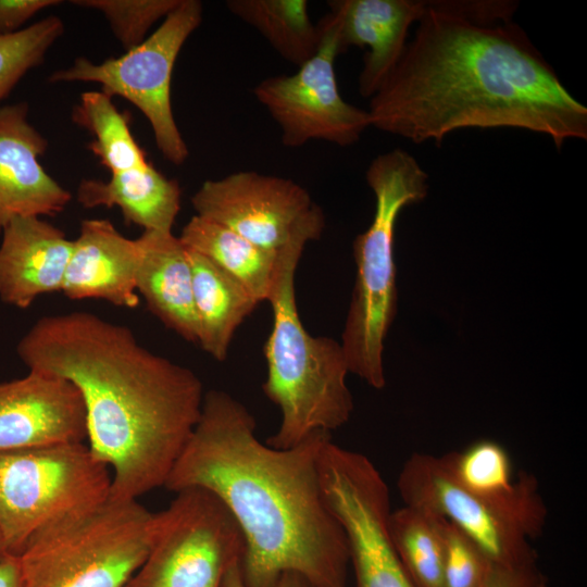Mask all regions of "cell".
I'll list each match as a JSON object with an SVG mask.
<instances>
[{"label":"cell","instance_id":"1","mask_svg":"<svg viewBox=\"0 0 587 587\" xmlns=\"http://www.w3.org/2000/svg\"><path fill=\"white\" fill-rule=\"evenodd\" d=\"M413 38L371 97V126L414 143L463 128L512 127L557 148L587 138V109L513 21L466 18L426 1Z\"/></svg>","mask_w":587,"mask_h":587},{"label":"cell","instance_id":"2","mask_svg":"<svg viewBox=\"0 0 587 587\" xmlns=\"http://www.w3.org/2000/svg\"><path fill=\"white\" fill-rule=\"evenodd\" d=\"M250 411L224 390L204 394L199 420L165 488L214 494L243 539L245 587H275L294 572L321 587H346L349 552L327 508L319 459L330 433L317 430L276 449L255 436Z\"/></svg>","mask_w":587,"mask_h":587},{"label":"cell","instance_id":"3","mask_svg":"<svg viewBox=\"0 0 587 587\" xmlns=\"http://www.w3.org/2000/svg\"><path fill=\"white\" fill-rule=\"evenodd\" d=\"M16 352L28 370L80 391L88 447L111 470L110 497L138 500L164 487L204 397L190 369L141 346L133 332L85 311L38 319Z\"/></svg>","mask_w":587,"mask_h":587},{"label":"cell","instance_id":"4","mask_svg":"<svg viewBox=\"0 0 587 587\" xmlns=\"http://www.w3.org/2000/svg\"><path fill=\"white\" fill-rule=\"evenodd\" d=\"M308 242L296 239L279 251L267 299L273 325L264 345L262 388L280 411L279 427L266 441L276 449L290 448L317 430L330 433L345 425L353 411L341 344L311 335L299 316L295 276Z\"/></svg>","mask_w":587,"mask_h":587},{"label":"cell","instance_id":"5","mask_svg":"<svg viewBox=\"0 0 587 587\" xmlns=\"http://www.w3.org/2000/svg\"><path fill=\"white\" fill-rule=\"evenodd\" d=\"M365 178L375 213L369 228L353 240L357 275L341 347L349 373L382 389L384 340L397 311L396 223L403 208L427 196L428 175L413 155L398 148L374 158Z\"/></svg>","mask_w":587,"mask_h":587},{"label":"cell","instance_id":"6","mask_svg":"<svg viewBox=\"0 0 587 587\" xmlns=\"http://www.w3.org/2000/svg\"><path fill=\"white\" fill-rule=\"evenodd\" d=\"M154 512L105 500L35 532L18 555L23 587H126L146 560Z\"/></svg>","mask_w":587,"mask_h":587},{"label":"cell","instance_id":"7","mask_svg":"<svg viewBox=\"0 0 587 587\" xmlns=\"http://www.w3.org/2000/svg\"><path fill=\"white\" fill-rule=\"evenodd\" d=\"M112 473L84 442L0 452V530L18 554L42 526L110 496Z\"/></svg>","mask_w":587,"mask_h":587},{"label":"cell","instance_id":"8","mask_svg":"<svg viewBox=\"0 0 587 587\" xmlns=\"http://www.w3.org/2000/svg\"><path fill=\"white\" fill-rule=\"evenodd\" d=\"M201 21V2L180 0L151 35L123 55L101 63L77 58L67 68L52 73L49 80L97 83L111 98H125L147 117L162 155L180 165L189 150L173 114L172 75L184 43Z\"/></svg>","mask_w":587,"mask_h":587},{"label":"cell","instance_id":"9","mask_svg":"<svg viewBox=\"0 0 587 587\" xmlns=\"http://www.w3.org/2000/svg\"><path fill=\"white\" fill-rule=\"evenodd\" d=\"M242 553L241 532L226 505L207 489L185 488L154 512L148 555L126 587H221Z\"/></svg>","mask_w":587,"mask_h":587},{"label":"cell","instance_id":"10","mask_svg":"<svg viewBox=\"0 0 587 587\" xmlns=\"http://www.w3.org/2000/svg\"><path fill=\"white\" fill-rule=\"evenodd\" d=\"M319 476L324 501L344 532L357 587H415L392 542L389 490L374 463L329 438Z\"/></svg>","mask_w":587,"mask_h":587},{"label":"cell","instance_id":"11","mask_svg":"<svg viewBox=\"0 0 587 587\" xmlns=\"http://www.w3.org/2000/svg\"><path fill=\"white\" fill-rule=\"evenodd\" d=\"M316 26L317 52L294 74L262 79L253 95L278 124L285 147L298 148L310 140L352 146L371 126L370 114L339 92L334 63L340 51L333 15L327 12Z\"/></svg>","mask_w":587,"mask_h":587},{"label":"cell","instance_id":"12","mask_svg":"<svg viewBox=\"0 0 587 587\" xmlns=\"http://www.w3.org/2000/svg\"><path fill=\"white\" fill-rule=\"evenodd\" d=\"M191 204L196 215L273 252L299 238L317 240L325 226L322 208L304 187L255 171L205 180Z\"/></svg>","mask_w":587,"mask_h":587},{"label":"cell","instance_id":"13","mask_svg":"<svg viewBox=\"0 0 587 587\" xmlns=\"http://www.w3.org/2000/svg\"><path fill=\"white\" fill-rule=\"evenodd\" d=\"M397 488L404 505L422 509L449 522L496 566L537 565L529 539L537 538L540 533L514 510L461 487L441 457L412 454L400 471Z\"/></svg>","mask_w":587,"mask_h":587},{"label":"cell","instance_id":"14","mask_svg":"<svg viewBox=\"0 0 587 587\" xmlns=\"http://www.w3.org/2000/svg\"><path fill=\"white\" fill-rule=\"evenodd\" d=\"M85 439V403L72 382L37 370L0 382V452Z\"/></svg>","mask_w":587,"mask_h":587},{"label":"cell","instance_id":"15","mask_svg":"<svg viewBox=\"0 0 587 587\" xmlns=\"http://www.w3.org/2000/svg\"><path fill=\"white\" fill-rule=\"evenodd\" d=\"M25 102L0 108V233L18 216H53L72 199L39 162L48 146Z\"/></svg>","mask_w":587,"mask_h":587},{"label":"cell","instance_id":"16","mask_svg":"<svg viewBox=\"0 0 587 587\" xmlns=\"http://www.w3.org/2000/svg\"><path fill=\"white\" fill-rule=\"evenodd\" d=\"M340 53L369 48L359 75V92L372 97L401 59L410 26L426 12V1L330 0Z\"/></svg>","mask_w":587,"mask_h":587},{"label":"cell","instance_id":"17","mask_svg":"<svg viewBox=\"0 0 587 587\" xmlns=\"http://www.w3.org/2000/svg\"><path fill=\"white\" fill-rule=\"evenodd\" d=\"M0 300L18 309L61 291L73 240L39 216H18L1 230Z\"/></svg>","mask_w":587,"mask_h":587},{"label":"cell","instance_id":"18","mask_svg":"<svg viewBox=\"0 0 587 587\" xmlns=\"http://www.w3.org/2000/svg\"><path fill=\"white\" fill-rule=\"evenodd\" d=\"M139 253L137 238H126L110 221L84 220L73 240L61 291L72 300L93 298L136 308Z\"/></svg>","mask_w":587,"mask_h":587},{"label":"cell","instance_id":"19","mask_svg":"<svg viewBox=\"0 0 587 587\" xmlns=\"http://www.w3.org/2000/svg\"><path fill=\"white\" fill-rule=\"evenodd\" d=\"M136 288L149 311L168 329L197 344L192 275L187 248L172 232L143 230Z\"/></svg>","mask_w":587,"mask_h":587},{"label":"cell","instance_id":"20","mask_svg":"<svg viewBox=\"0 0 587 587\" xmlns=\"http://www.w3.org/2000/svg\"><path fill=\"white\" fill-rule=\"evenodd\" d=\"M441 459L452 478L465 490L514 510L538 532L544 530L548 510L537 479L525 472L514 478L511 458L499 442L477 440Z\"/></svg>","mask_w":587,"mask_h":587},{"label":"cell","instance_id":"21","mask_svg":"<svg viewBox=\"0 0 587 587\" xmlns=\"http://www.w3.org/2000/svg\"><path fill=\"white\" fill-rule=\"evenodd\" d=\"M76 198L88 209L117 207L126 224L143 230L172 232L180 210L182 189L176 179L167 178L149 163L111 174L109 182L83 179Z\"/></svg>","mask_w":587,"mask_h":587},{"label":"cell","instance_id":"22","mask_svg":"<svg viewBox=\"0 0 587 587\" xmlns=\"http://www.w3.org/2000/svg\"><path fill=\"white\" fill-rule=\"evenodd\" d=\"M192 275L197 344L218 362L226 360L239 325L259 302L209 259L187 248Z\"/></svg>","mask_w":587,"mask_h":587},{"label":"cell","instance_id":"23","mask_svg":"<svg viewBox=\"0 0 587 587\" xmlns=\"http://www.w3.org/2000/svg\"><path fill=\"white\" fill-rule=\"evenodd\" d=\"M179 239L186 248L205 257L238 282L259 303L267 301L280 250H265L198 215L185 224Z\"/></svg>","mask_w":587,"mask_h":587},{"label":"cell","instance_id":"24","mask_svg":"<svg viewBox=\"0 0 587 587\" xmlns=\"http://www.w3.org/2000/svg\"><path fill=\"white\" fill-rule=\"evenodd\" d=\"M225 5L298 67L319 50L320 30L310 20L305 0H228Z\"/></svg>","mask_w":587,"mask_h":587},{"label":"cell","instance_id":"25","mask_svg":"<svg viewBox=\"0 0 587 587\" xmlns=\"http://www.w3.org/2000/svg\"><path fill=\"white\" fill-rule=\"evenodd\" d=\"M389 532L415 587H445V542L438 516L404 505L391 511Z\"/></svg>","mask_w":587,"mask_h":587},{"label":"cell","instance_id":"26","mask_svg":"<svg viewBox=\"0 0 587 587\" xmlns=\"http://www.w3.org/2000/svg\"><path fill=\"white\" fill-rule=\"evenodd\" d=\"M73 121L93 135L89 148L111 174L150 163L130 132L127 116L105 92H84L73 110Z\"/></svg>","mask_w":587,"mask_h":587},{"label":"cell","instance_id":"27","mask_svg":"<svg viewBox=\"0 0 587 587\" xmlns=\"http://www.w3.org/2000/svg\"><path fill=\"white\" fill-rule=\"evenodd\" d=\"M63 32L62 21L48 16L15 33L0 36V101L28 71L42 63Z\"/></svg>","mask_w":587,"mask_h":587},{"label":"cell","instance_id":"28","mask_svg":"<svg viewBox=\"0 0 587 587\" xmlns=\"http://www.w3.org/2000/svg\"><path fill=\"white\" fill-rule=\"evenodd\" d=\"M180 0H75L73 4L99 11L125 49L138 46L148 30L164 20Z\"/></svg>","mask_w":587,"mask_h":587},{"label":"cell","instance_id":"29","mask_svg":"<svg viewBox=\"0 0 587 587\" xmlns=\"http://www.w3.org/2000/svg\"><path fill=\"white\" fill-rule=\"evenodd\" d=\"M440 521L445 542V587H485L495 564L458 528Z\"/></svg>","mask_w":587,"mask_h":587},{"label":"cell","instance_id":"30","mask_svg":"<svg viewBox=\"0 0 587 587\" xmlns=\"http://www.w3.org/2000/svg\"><path fill=\"white\" fill-rule=\"evenodd\" d=\"M60 3L58 0H0V36L22 29L38 12Z\"/></svg>","mask_w":587,"mask_h":587},{"label":"cell","instance_id":"31","mask_svg":"<svg viewBox=\"0 0 587 587\" xmlns=\"http://www.w3.org/2000/svg\"><path fill=\"white\" fill-rule=\"evenodd\" d=\"M485 587H547L537 565L526 567L496 566Z\"/></svg>","mask_w":587,"mask_h":587},{"label":"cell","instance_id":"32","mask_svg":"<svg viewBox=\"0 0 587 587\" xmlns=\"http://www.w3.org/2000/svg\"><path fill=\"white\" fill-rule=\"evenodd\" d=\"M221 587H245L240 570V561L233 563L226 571ZM275 587H321L302 575L294 572L284 573Z\"/></svg>","mask_w":587,"mask_h":587},{"label":"cell","instance_id":"33","mask_svg":"<svg viewBox=\"0 0 587 587\" xmlns=\"http://www.w3.org/2000/svg\"><path fill=\"white\" fill-rule=\"evenodd\" d=\"M0 587H23L18 555L5 553L0 557Z\"/></svg>","mask_w":587,"mask_h":587},{"label":"cell","instance_id":"34","mask_svg":"<svg viewBox=\"0 0 587 587\" xmlns=\"http://www.w3.org/2000/svg\"><path fill=\"white\" fill-rule=\"evenodd\" d=\"M5 553H8V551H7L4 540H3V537H2V534H1V530H0V557L5 554Z\"/></svg>","mask_w":587,"mask_h":587}]
</instances>
